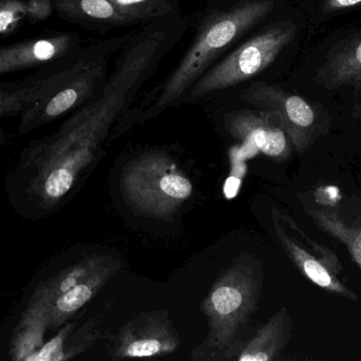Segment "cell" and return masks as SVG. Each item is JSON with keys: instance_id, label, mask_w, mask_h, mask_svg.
<instances>
[{"instance_id": "2", "label": "cell", "mask_w": 361, "mask_h": 361, "mask_svg": "<svg viewBox=\"0 0 361 361\" xmlns=\"http://www.w3.org/2000/svg\"><path fill=\"white\" fill-rule=\"evenodd\" d=\"M128 109L124 94L114 84L73 115L51 136L35 147L37 171L29 191L46 208L56 206L96 160Z\"/></svg>"}, {"instance_id": "6", "label": "cell", "mask_w": 361, "mask_h": 361, "mask_svg": "<svg viewBox=\"0 0 361 361\" xmlns=\"http://www.w3.org/2000/svg\"><path fill=\"white\" fill-rule=\"evenodd\" d=\"M124 39L126 37H111L86 46L85 54L69 75L20 114V134L56 121L94 100L102 92L111 73V59Z\"/></svg>"}, {"instance_id": "9", "label": "cell", "mask_w": 361, "mask_h": 361, "mask_svg": "<svg viewBox=\"0 0 361 361\" xmlns=\"http://www.w3.org/2000/svg\"><path fill=\"white\" fill-rule=\"evenodd\" d=\"M226 130L248 152L251 158L259 152L276 160H285L291 153V143L278 114L268 109H240L226 114Z\"/></svg>"}, {"instance_id": "16", "label": "cell", "mask_w": 361, "mask_h": 361, "mask_svg": "<svg viewBox=\"0 0 361 361\" xmlns=\"http://www.w3.org/2000/svg\"><path fill=\"white\" fill-rule=\"evenodd\" d=\"M291 325L286 308H281L257 329L250 339L243 342L232 359L238 361L276 360L288 343Z\"/></svg>"}, {"instance_id": "10", "label": "cell", "mask_w": 361, "mask_h": 361, "mask_svg": "<svg viewBox=\"0 0 361 361\" xmlns=\"http://www.w3.org/2000/svg\"><path fill=\"white\" fill-rule=\"evenodd\" d=\"M179 346L176 329L166 310L143 312L128 323L114 343V358H157Z\"/></svg>"}, {"instance_id": "3", "label": "cell", "mask_w": 361, "mask_h": 361, "mask_svg": "<svg viewBox=\"0 0 361 361\" xmlns=\"http://www.w3.org/2000/svg\"><path fill=\"white\" fill-rule=\"evenodd\" d=\"M308 28L301 9L287 8L213 64L188 90L180 104L216 98L228 90L261 81L266 73L293 60Z\"/></svg>"}, {"instance_id": "7", "label": "cell", "mask_w": 361, "mask_h": 361, "mask_svg": "<svg viewBox=\"0 0 361 361\" xmlns=\"http://www.w3.org/2000/svg\"><path fill=\"white\" fill-rule=\"evenodd\" d=\"M121 188L134 210L160 219L172 216L193 192L191 180L162 151L147 152L132 160L124 169Z\"/></svg>"}, {"instance_id": "19", "label": "cell", "mask_w": 361, "mask_h": 361, "mask_svg": "<svg viewBox=\"0 0 361 361\" xmlns=\"http://www.w3.org/2000/svg\"><path fill=\"white\" fill-rule=\"evenodd\" d=\"M133 25H145L178 12L180 0H111Z\"/></svg>"}, {"instance_id": "15", "label": "cell", "mask_w": 361, "mask_h": 361, "mask_svg": "<svg viewBox=\"0 0 361 361\" xmlns=\"http://www.w3.org/2000/svg\"><path fill=\"white\" fill-rule=\"evenodd\" d=\"M54 12L66 22L94 32L132 26L111 0H51Z\"/></svg>"}, {"instance_id": "14", "label": "cell", "mask_w": 361, "mask_h": 361, "mask_svg": "<svg viewBox=\"0 0 361 361\" xmlns=\"http://www.w3.org/2000/svg\"><path fill=\"white\" fill-rule=\"evenodd\" d=\"M272 216H274L272 219H274L276 235L281 246L305 278L329 293H336L348 299H357V295L348 290L338 280V274L342 271L339 259H326L321 255L319 257L314 255L312 251L310 252V250L301 246L295 238L287 234L274 210H272Z\"/></svg>"}, {"instance_id": "4", "label": "cell", "mask_w": 361, "mask_h": 361, "mask_svg": "<svg viewBox=\"0 0 361 361\" xmlns=\"http://www.w3.org/2000/svg\"><path fill=\"white\" fill-rule=\"evenodd\" d=\"M121 267L111 255H90L39 285L14 335L12 356L26 360L43 345L47 329H56L83 308Z\"/></svg>"}, {"instance_id": "13", "label": "cell", "mask_w": 361, "mask_h": 361, "mask_svg": "<svg viewBox=\"0 0 361 361\" xmlns=\"http://www.w3.org/2000/svg\"><path fill=\"white\" fill-rule=\"evenodd\" d=\"M85 50L82 47L73 56L42 67L25 79L0 82V122L20 116L29 105L54 90L79 64Z\"/></svg>"}, {"instance_id": "20", "label": "cell", "mask_w": 361, "mask_h": 361, "mask_svg": "<svg viewBox=\"0 0 361 361\" xmlns=\"http://www.w3.org/2000/svg\"><path fill=\"white\" fill-rule=\"evenodd\" d=\"M329 235L343 243L350 251L353 261L358 267L361 266V231L360 227H348L336 213L320 210H306Z\"/></svg>"}, {"instance_id": "21", "label": "cell", "mask_w": 361, "mask_h": 361, "mask_svg": "<svg viewBox=\"0 0 361 361\" xmlns=\"http://www.w3.org/2000/svg\"><path fill=\"white\" fill-rule=\"evenodd\" d=\"M361 0H306L301 11L310 28V26H318L344 12L358 9Z\"/></svg>"}, {"instance_id": "11", "label": "cell", "mask_w": 361, "mask_h": 361, "mask_svg": "<svg viewBox=\"0 0 361 361\" xmlns=\"http://www.w3.org/2000/svg\"><path fill=\"white\" fill-rule=\"evenodd\" d=\"M331 39L314 69V81L329 92L350 90L360 99L361 28L345 29Z\"/></svg>"}, {"instance_id": "5", "label": "cell", "mask_w": 361, "mask_h": 361, "mask_svg": "<svg viewBox=\"0 0 361 361\" xmlns=\"http://www.w3.org/2000/svg\"><path fill=\"white\" fill-rule=\"evenodd\" d=\"M261 264L245 255L215 281L202 302L208 320V336L192 352L194 360H231L261 295Z\"/></svg>"}, {"instance_id": "8", "label": "cell", "mask_w": 361, "mask_h": 361, "mask_svg": "<svg viewBox=\"0 0 361 361\" xmlns=\"http://www.w3.org/2000/svg\"><path fill=\"white\" fill-rule=\"evenodd\" d=\"M238 97L257 109L278 114L285 132L298 153L310 147L326 120L316 105L271 81H253L238 90Z\"/></svg>"}, {"instance_id": "1", "label": "cell", "mask_w": 361, "mask_h": 361, "mask_svg": "<svg viewBox=\"0 0 361 361\" xmlns=\"http://www.w3.org/2000/svg\"><path fill=\"white\" fill-rule=\"evenodd\" d=\"M288 7V0H210L200 14L193 39L178 64L120 118L111 138L180 104L188 90L213 64Z\"/></svg>"}, {"instance_id": "12", "label": "cell", "mask_w": 361, "mask_h": 361, "mask_svg": "<svg viewBox=\"0 0 361 361\" xmlns=\"http://www.w3.org/2000/svg\"><path fill=\"white\" fill-rule=\"evenodd\" d=\"M77 32H51L10 45L0 46V78L39 69L73 56L83 47Z\"/></svg>"}, {"instance_id": "17", "label": "cell", "mask_w": 361, "mask_h": 361, "mask_svg": "<svg viewBox=\"0 0 361 361\" xmlns=\"http://www.w3.org/2000/svg\"><path fill=\"white\" fill-rule=\"evenodd\" d=\"M73 329V324L63 329L56 337L42 345L26 361L67 360L90 348L100 335L94 320L90 321L77 333L71 334Z\"/></svg>"}, {"instance_id": "18", "label": "cell", "mask_w": 361, "mask_h": 361, "mask_svg": "<svg viewBox=\"0 0 361 361\" xmlns=\"http://www.w3.org/2000/svg\"><path fill=\"white\" fill-rule=\"evenodd\" d=\"M54 13L51 0H0V37L11 35L25 24L45 22Z\"/></svg>"}]
</instances>
